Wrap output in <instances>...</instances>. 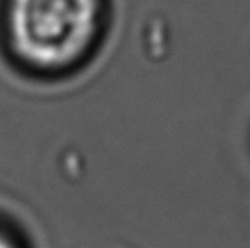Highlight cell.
I'll use <instances>...</instances> for the list:
<instances>
[{"label":"cell","mask_w":250,"mask_h":248,"mask_svg":"<svg viewBox=\"0 0 250 248\" xmlns=\"http://www.w3.org/2000/svg\"><path fill=\"white\" fill-rule=\"evenodd\" d=\"M0 248H19V247L15 245V241L9 235L4 234V232H0Z\"/></svg>","instance_id":"cell-2"},{"label":"cell","mask_w":250,"mask_h":248,"mask_svg":"<svg viewBox=\"0 0 250 248\" xmlns=\"http://www.w3.org/2000/svg\"><path fill=\"white\" fill-rule=\"evenodd\" d=\"M101 15V0H7V41L29 68L62 71L88 55Z\"/></svg>","instance_id":"cell-1"}]
</instances>
